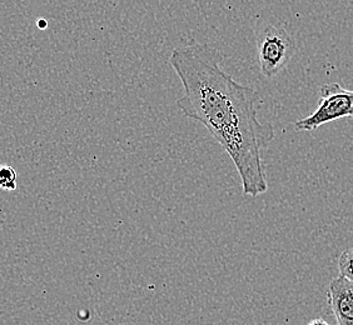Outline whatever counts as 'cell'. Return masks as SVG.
<instances>
[{
  "instance_id": "4",
  "label": "cell",
  "mask_w": 353,
  "mask_h": 325,
  "mask_svg": "<svg viewBox=\"0 0 353 325\" xmlns=\"http://www.w3.org/2000/svg\"><path fill=\"white\" fill-rule=\"evenodd\" d=\"M327 302L336 325H353V283L343 277L331 280L327 289Z\"/></svg>"
},
{
  "instance_id": "8",
  "label": "cell",
  "mask_w": 353,
  "mask_h": 325,
  "mask_svg": "<svg viewBox=\"0 0 353 325\" xmlns=\"http://www.w3.org/2000/svg\"><path fill=\"white\" fill-rule=\"evenodd\" d=\"M38 27H39V29H47V21H38Z\"/></svg>"
},
{
  "instance_id": "7",
  "label": "cell",
  "mask_w": 353,
  "mask_h": 325,
  "mask_svg": "<svg viewBox=\"0 0 353 325\" xmlns=\"http://www.w3.org/2000/svg\"><path fill=\"white\" fill-rule=\"evenodd\" d=\"M308 325H330L328 323H327L326 320H323V319H314V320H312L311 323Z\"/></svg>"
},
{
  "instance_id": "6",
  "label": "cell",
  "mask_w": 353,
  "mask_h": 325,
  "mask_svg": "<svg viewBox=\"0 0 353 325\" xmlns=\"http://www.w3.org/2000/svg\"><path fill=\"white\" fill-rule=\"evenodd\" d=\"M0 189L14 191L17 189V171L10 165H0Z\"/></svg>"
},
{
  "instance_id": "1",
  "label": "cell",
  "mask_w": 353,
  "mask_h": 325,
  "mask_svg": "<svg viewBox=\"0 0 353 325\" xmlns=\"http://www.w3.org/2000/svg\"><path fill=\"white\" fill-rule=\"evenodd\" d=\"M221 61L217 49L205 44L172 52L170 64L184 92L176 107L201 123L231 158L243 194L259 197L268 190L262 150L274 139V130L259 119V92L234 81Z\"/></svg>"
},
{
  "instance_id": "5",
  "label": "cell",
  "mask_w": 353,
  "mask_h": 325,
  "mask_svg": "<svg viewBox=\"0 0 353 325\" xmlns=\"http://www.w3.org/2000/svg\"><path fill=\"white\" fill-rule=\"evenodd\" d=\"M339 271L341 277L353 283V247L347 248L339 258Z\"/></svg>"
},
{
  "instance_id": "2",
  "label": "cell",
  "mask_w": 353,
  "mask_h": 325,
  "mask_svg": "<svg viewBox=\"0 0 353 325\" xmlns=\"http://www.w3.org/2000/svg\"><path fill=\"white\" fill-rule=\"evenodd\" d=\"M256 41L259 69L267 79L282 73L297 52L292 35L285 28L274 24H265L259 29Z\"/></svg>"
},
{
  "instance_id": "3",
  "label": "cell",
  "mask_w": 353,
  "mask_h": 325,
  "mask_svg": "<svg viewBox=\"0 0 353 325\" xmlns=\"http://www.w3.org/2000/svg\"><path fill=\"white\" fill-rule=\"evenodd\" d=\"M345 118L353 120V90H347L339 83H330L319 89L316 110L311 116L294 123V128L299 132H313L328 123Z\"/></svg>"
}]
</instances>
